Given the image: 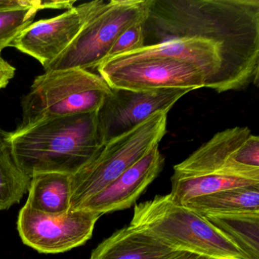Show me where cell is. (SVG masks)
<instances>
[{
	"label": "cell",
	"instance_id": "obj_1",
	"mask_svg": "<svg viewBox=\"0 0 259 259\" xmlns=\"http://www.w3.org/2000/svg\"><path fill=\"white\" fill-rule=\"evenodd\" d=\"M143 28L145 46L211 40L221 48L229 91L258 85L259 0H150Z\"/></svg>",
	"mask_w": 259,
	"mask_h": 259
},
{
	"label": "cell",
	"instance_id": "obj_2",
	"mask_svg": "<svg viewBox=\"0 0 259 259\" xmlns=\"http://www.w3.org/2000/svg\"><path fill=\"white\" fill-rule=\"evenodd\" d=\"M13 155L24 172L75 175L101 149L97 112L54 118L9 133Z\"/></svg>",
	"mask_w": 259,
	"mask_h": 259
},
{
	"label": "cell",
	"instance_id": "obj_3",
	"mask_svg": "<svg viewBox=\"0 0 259 259\" xmlns=\"http://www.w3.org/2000/svg\"><path fill=\"white\" fill-rule=\"evenodd\" d=\"M130 225L151 233L177 251L214 259H248L204 216L177 204L169 194L136 204Z\"/></svg>",
	"mask_w": 259,
	"mask_h": 259
},
{
	"label": "cell",
	"instance_id": "obj_4",
	"mask_svg": "<svg viewBox=\"0 0 259 259\" xmlns=\"http://www.w3.org/2000/svg\"><path fill=\"white\" fill-rule=\"evenodd\" d=\"M112 89L98 74L83 69L45 72L22 98L17 130L54 118L98 112Z\"/></svg>",
	"mask_w": 259,
	"mask_h": 259
},
{
	"label": "cell",
	"instance_id": "obj_5",
	"mask_svg": "<svg viewBox=\"0 0 259 259\" xmlns=\"http://www.w3.org/2000/svg\"><path fill=\"white\" fill-rule=\"evenodd\" d=\"M167 115L166 112H157L136 128L105 144L72 176L70 209L78 208L159 146L167 132Z\"/></svg>",
	"mask_w": 259,
	"mask_h": 259
},
{
	"label": "cell",
	"instance_id": "obj_6",
	"mask_svg": "<svg viewBox=\"0 0 259 259\" xmlns=\"http://www.w3.org/2000/svg\"><path fill=\"white\" fill-rule=\"evenodd\" d=\"M150 0H102L76 38L45 72L98 69L117 37L128 27L145 22Z\"/></svg>",
	"mask_w": 259,
	"mask_h": 259
},
{
	"label": "cell",
	"instance_id": "obj_7",
	"mask_svg": "<svg viewBox=\"0 0 259 259\" xmlns=\"http://www.w3.org/2000/svg\"><path fill=\"white\" fill-rule=\"evenodd\" d=\"M174 169L176 177L221 174L259 181V137L248 127L227 128Z\"/></svg>",
	"mask_w": 259,
	"mask_h": 259
},
{
	"label": "cell",
	"instance_id": "obj_8",
	"mask_svg": "<svg viewBox=\"0 0 259 259\" xmlns=\"http://www.w3.org/2000/svg\"><path fill=\"white\" fill-rule=\"evenodd\" d=\"M101 216L84 209L50 214L33 210L25 204L18 217V231L23 243L38 252L58 254L88 242Z\"/></svg>",
	"mask_w": 259,
	"mask_h": 259
},
{
	"label": "cell",
	"instance_id": "obj_9",
	"mask_svg": "<svg viewBox=\"0 0 259 259\" xmlns=\"http://www.w3.org/2000/svg\"><path fill=\"white\" fill-rule=\"evenodd\" d=\"M191 89H163L136 92L112 89L97 112L98 131L102 145L128 133L157 112L169 113Z\"/></svg>",
	"mask_w": 259,
	"mask_h": 259
},
{
	"label": "cell",
	"instance_id": "obj_10",
	"mask_svg": "<svg viewBox=\"0 0 259 259\" xmlns=\"http://www.w3.org/2000/svg\"><path fill=\"white\" fill-rule=\"evenodd\" d=\"M98 75L111 89L136 92L163 89L206 88L207 78L199 69L181 60L148 59L118 66L100 65Z\"/></svg>",
	"mask_w": 259,
	"mask_h": 259
},
{
	"label": "cell",
	"instance_id": "obj_11",
	"mask_svg": "<svg viewBox=\"0 0 259 259\" xmlns=\"http://www.w3.org/2000/svg\"><path fill=\"white\" fill-rule=\"evenodd\" d=\"M102 0L74 6L65 13L33 22L11 45L40 62L45 70L73 42Z\"/></svg>",
	"mask_w": 259,
	"mask_h": 259
},
{
	"label": "cell",
	"instance_id": "obj_12",
	"mask_svg": "<svg viewBox=\"0 0 259 259\" xmlns=\"http://www.w3.org/2000/svg\"><path fill=\"white\" fill-rule=\"evenodd\" d=\"M157 58L172 59L191 63L205 75L206 88L218 93L229 92L223 73L221 48L206 39L191 37L166 40L117 56L101 64L118 66L139 60Z\"/></svg>",
	"mask_w": 259,
	"mask_h": 259
},
{
	"label": "cell",
	"instance_id": "obj_13",
	"mask_svg": "<svg viewBox=\"0 0 259 259\" xmlns=\"http://www.w3.org/2000/svg\"><path fill=\"white\" fill-rule=\"evenodd\" d=\"M164 158L154 147L145 157L119 176L101 192L83 202L77 209L103 215L130 208L163 169Z\"/></svg>",
	"mask_w": 259,
	"mask_h": 259
},
{
	"label": "cell",
	"instance_id": "obj_14",
	"mask_svg": "<svg viewBox=\"0 0 259 259\" xmlns=\"http://www.w3.org/2000/svg\"><path fill=\"white\" fill-rule=\"evenodd\" d=\"M178 251L151 233L130 225L101 242L90 259H167Z\"/></svg>",
	"mask_w": 259,
	"mask_h": 259
},
{
	"label": "cell",
	"instance_id": "obj_15",
	"mask_svg": "<svg viewBox=\"0 0 259 259\" xmlns=\"http://www.w3.org/2000/svg\"><path fill=\"white\" fill-rule=\"evenodd\" d=\"M72 175L41 172L33 175L26 204L33 210L59 214L70 209Z\"/></svg>",
	"mask_w": 259,
	"mask_h": 259
},
{
	"label": "cell",
	"instance_id": "obj_16",
	"mask_svg": "<svg viewBox=\"0 0 259 259\" xmlns=\"http://www.w3.org/2000/svg\"><path fill=\"white\" fill-rule=\"evenodd\" d=\"M183 205L202 216L259 213V184L220 191L189 200Z\"/></svg>",
	"mask_w": 259,
	"mask_h": 259
},
{
	"label": "cell",
	"instance_id": "obj_17",
	"mask_svg": "<svg viewBox=\"0 0 259 259\" xmlns=\"http://www.w3.org/2000/svg\"><path fill=\"white\" fill-rule=\"evenodd\" d=\"M204 217L248 259H259V213Z\"/></svg>",
	"mask_w": 259,
	"mask_h": 259
},
{
	"label": "cell",
	"instance_id": "obj_18",
	"mask_svg": "<svg viewBox=\"0 0 259 259\" xmlns=\"http://www.w3.org/2000/svg\"><path fill=\"white\" fill-rule=\"evenodd\" d=\"M171 198L177 204L233 188L259 184V181L221 174H202L189 177H171Z\"/></svg>",
	"mask_w": 259,
	"mask_h": 259
},
{
	"label": "cell",
	"instance_id": "obj_19",
	"mask_svg": "<svg viewBox=\"0 0 259 259\" xmlns=\"http://www.w3.org/2000/svg\"><path fill=\"white\" fill-rule=\"evenodd\" d=\"M30 183L31 177L16 163L8 132L0 127V211L20 202Z\"/></svg>",
	"mask_w": 259,
	"mask_h": 259
},
{
	"label": "cell",
	"instance_id": "obj_20",
	"mask_svg": "<svg viewBox=\"0 0 259 259\" xmlns=\"http://www.w3.org/2000/svg\"><path fill=\"white\" fill-rule=\"evenodd\" d=\"M39 10L36 9L0 12V52L13 42L34 22Z\"/></svg>",
	"mask_w": 259,
	"mask_h": 259
},
{
	"label": "cell",
	"instance_id": "obj_21",
	"mask_svg": "<svg viewBox=\"0 0 259 259\" xmlns=\"http://www.w3.org/2000/svg\"><path fill=\"white\" fill-rule=\"evenodd\" d=\"M143 23L135 24L125 30L113 44L104 61L143 48L145 46Z\"/></svg>",
	"mask_w": 259,
	"mask_h": 259
},
{
	"label": "cell",
	"instance_id": "obj_22",
	"mask_svg": "<svg viewBox=\"0 0 259 259\" xmlns=\"http://www.w3.org/2000/svg\"><path fill=\"white\" fill-rule=\"evenodd\" d=\"M76 1H40V0H0V12L30 10H70Z\"/></svg>",
	"mask_w": 259,
	"mask_h": 259
},
{
	"label": "cell",
	"instance_id": "obj_23",
	"mask_svg": "<svg viewBox=\"0 0 259 259\" xmlns=\"http://www.w3.org/2000/svg\"><path fill=\"white\" fill-rule=\"evenodd\" d=\"M167 259H214L202 254H196V253L189 252V251H179L174 255Z\"/></svg>",
	"mask_w": 259,
	"mask_h": 259
},
{
	"label": "cell",
	"instance_id": "obj_24",
	"mask_svg": "<svg viewBox=\"0 0 259 259\" xmlns=\"http://www.w3.org/2000/svg\"><path fill=\"white\" fill-rule=\"evenodd\" d=\"M16 68L9 70H0V89H4L8 85L10 80L14 78Z\"/></svg>",
	"mask_w": 259,
	"mask_h": 259
},
{
	"label": "cell",
	"instance_id": "obj_25",
	"mask_svg": "<svg viewBox=\"0 0 259 259\" xmlns=\"http://www.w3.org/2000/svg\"><path fill=\"white\" fill-rule=\"evenodd\" d=\"M14 68V66L10 65L8 62L6 61L2 57H1V52H0V70H9Z\"/></svg>",
	"mask_w": 259,
	"mask_h": 259
}]
</instances>
